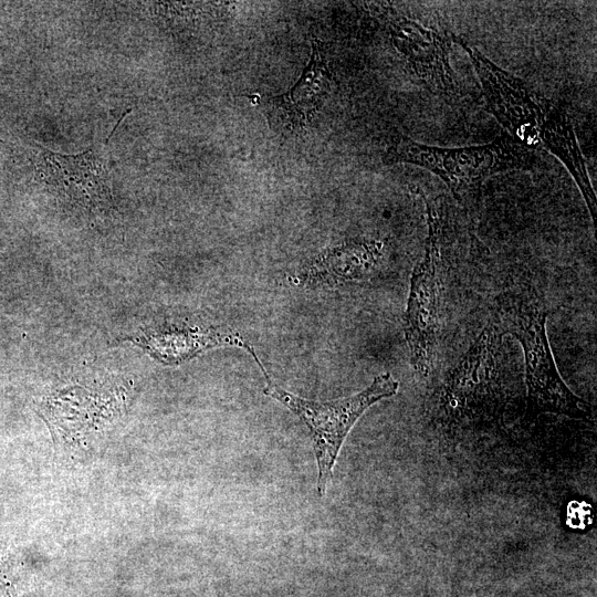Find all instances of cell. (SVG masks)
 <instances>
[{
    "label": "cell",
    "instance_id": "2",
    "mask_svg": "<svg viewBox=\"0 0 597 597\" xmlns=\"http://www.w3.org/2000/svg\"><path fill=\"white\" fill-rule=\"evenodd\" d=\"M384 163L422 167L437 175L459 201H464L476 197L483 182L495 174L532 169L535 150L510 136L459 148L429 146L400 136L387 148Z\"/></svg>",
    "mask_w": 597,
    "mask_h": 597
},
{
    "label": "cell",
    "instance_id": "3",
    "mask_svg": "<svg viewBox=\"0 0 597 597\" xmlns=\"http://www.w3.org/2000/svg\"><path fill=\"white\" fill-rule=\"evenodd\" d=\"M503 326L522 345L531 401L542 411L585 418L589 406L563 381L546 334L547 312L533 292H513L500 300Z\"/></svg>",
    "mask_w": 597,
    "mask_h": 597
},
{
    "label": "cell",
    "instance_id": "1",
    "mask_svg": "<svg viewBox=\"0 0 597 597\" xmlns=\"http://www.w3.org/2000/svg\"><path fill=\"white\" fill-rule=\"evenodd\" d=\"M452 40L468 53L489 109L509 136L530 149H546L562 161L578 186L595 223L596 195L568 115L464 40L454 35Z\"/></svg>",
    "mask_w": 597,
    "mask_h": 597
},
{
    "label": "cell",
    "instance_id": "4",
    "mask_svg": "<svg viewBox=\"0 0 597 597\" xmlns=\"http://www.w3.org/2000/svg\"><path fill=\"white\" fill-rule=\"evenodd\" d=\"M266 381L263 392L294 412L310 429L318 468L317 492L324 495L342 444L359 417L374 404L397 394L399 383L391 374L374 378L364 390L331 401H315L295 396L279 387L260 363Z\"/></svg>",
    "mask_w": 597,
    "mask_h": 597
},
{
    "label": "cell",
    "instance_id": "8",
    "mask_svg": "<svg viewBox=\"0 0 597 597\" xmlns=\"http://www.w3.org/2000/svg\"><path fill=\"white\" fill-rule=\"evenodd\" d=\"M331 75L321 43L313 42L307 67L296 85L280 97V106L292 123L305 125L324 102L329 88Z\"/></svg>",
    "mask_w": 597,
    "mask_h": 597
},
{
    "label": "cell",
    "instance_id": "9",
    "mask_svg": "<svg viewBox=\"0 0 597 597\" xmlns=\"http://www.w3.org/2000/svg\"><path fill=\"white\" fill-rule=\"evenodd\" d=\"M0 597H17L13 584L8 579L3 564L0 562Z\"/></svg>",
    "mask_w": 597,
    "mask_h": 597
},
{
    "label": "cell",
    "instance_id": "6",
    "mask_svg": "<svg viewBox=\"0 0 597 597\" xmlns=\"http://www.w3.org/2000/svg\"><path fill=\"white\" fill-rule=\"evenodd\" d=\"M389 32L396 49L427 87L447 95L454 94V73L450 64L451 38L405 17L390 20Z\"/></svg>",
    "mask_w": 597,
    "mask_h": 597
},
{
    "label": "cell",
    "instance_id": "7",
    "mask_svg": "<svg viewBox=\"0 0 597 597\" xmlns=\"http://www.w3.org/2000/svg\"><path fill=\"white\" fill-rule=\"evenodd\" d=\"M35 165L42 178L69 200L88 208L108 203L107 171L95 151L62 155L41 148Z\"/></svg>",
    "mask_w": 597,
    "mask_h": 597
},
{
    "label": "cell",
    "instance_id": "5",
    "mask_svg": "<svg viewBox=\"0 0 597 597\" xmlns=\"http://www.w3.org/2000/svg\"><path fill=\"white\" fill-rule=\"evenodd\" d=\"M420 193L427 206L428 237L425 254L411 274L405 335L415 370L427 376L436 358L443 218L439 198Z\"/></svg>",
    "mask_w": 597,
    "mask_h": 597
}]
</instances>
